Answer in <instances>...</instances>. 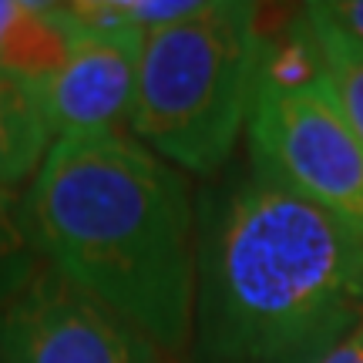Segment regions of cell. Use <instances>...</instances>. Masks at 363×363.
Returning <instances> with one entry per match:
<instances>
[{
  "label": "cell",
  "mask_w": 363,
  "mask_h": 363,
  "mask_svg": "<svg viewBox=\"0 0 363 363\" xmlns=\"http://www.w3.org/2000/svg\"><path fill=\"white\" fill-rule=\"evenodd\" d=\"M363 326V239L252 165L195 199L189 363H320Z\"/></svg>",
  "instance_id": "obj_1"
},
{
  "label": "cell",
  "mask_w": 363,
  "mask_h": 363,
  "mask_svg": "<svg viewBox=\"0 0 363 363\" xmlns=\"http://www.w3.org/2000/svg\"><path fill=\"white\" fill-rule=\"evenodd\" d=\"M21 202L44 266L165 353H189L195 195L175 165L121 128L65 135Z\"/></svg>",
  "instance_id": "obj_2"
},
{
  "label": "cell",
  "mask_w": 363,
  "mask_h": 363,
  "mask_svg": "<svg viewBox=\"0 0 363 363\" xmlns=\"http://www.w3.org/2000/svg\"><path fill=\"white\" fill-rule=\"evenodd\" d=\"M262 40L259 7L246 0H202L145 34L128 135L179 172L216 179L246 135Z\"/></svg>",
  "instance_id": "obj_3"
},
{
  "label": "cell",
  "mask_w": 363,
  "mask_h": 363,
  "mask_svg": "<svg viewBox=\"0 0 363 363\" xmlns=\"http://www.w3.org/2000/svg\"><path fill=\"white\" fill-rule=\"evenodd\" d=\"M249 165L296 199L323 208L363 239V145L330 94L313 84H272L256 74L246 121Z\"/></svg>",
  "instance_id": "obj_4"
},
{
  "label": "cell",
  "mask_w": 363,
  "mask_h": 363,
  "mask_svg": "<svg viewBox=\"0 0 363 363\" xmlns=\"http://www.w3.org/2000/svg\"><path fill=\"white\" fill-rule=\"evenodd\" d=\"M0 363H175V357L44 266L0 310Z\"/></svg>",
  "instance_id": "obj_5"
},
{
  "label": "cell",
  "mask_w": 363,
  "mask_h": 363,
  "mask_svg": "<svg viewBox=\"0 0 363 363\" xmlns=\"http://www.w3.org/2000/svg\"><path fill=\"white\" fill-rule=\"evenodd\" d=\"M88 27V24H84ZM145 34L131 27H88L67 65L30 91L54 138L118 131L128 121Z\"/></svg>",
  "instance_id": "obj_6"
},
{
  "label": "cell",
  "mask_w": 363,
  "mask_h": 363,
  "mask_svg": "<svg viewBox=\"0 0 363 363\" xmlns=\"http://www.w3.org/2000/svg\"><path fill=\"white\" fill-rule=\"evenodd\" d=\"M88 27L71 11V4L21 0L7 38L0 44V74L38 91L67 65Z\"/></svg>",
  "instance_id": "obj_7"
},
{
  "label": "cell",
  "mask_w": 363,
  "mask_h": 363,
  "mask_svg": "<svg viewBox=\"0 0 363 363\" xmlns=\"http://www.w3.org/2000/svg\"><path fill=\"white\" fill-rule=\"evenodd\" d=\"M51 145L54 135L38 98L0 74V192H24Z\"/></svg>",
  "instance_id": "obj_8"
},
{
  "label": "cell",
  "mask_w": 363,
  "mask_h": 363,
  "mask_svg": "<svg viewBox=\"0 0 363 363\" xmlns=\"http://www.w3.org/2000/svg\"><path fill=\"white\" fill-rule=\"evenodd\" d=\"M299 11L313 30L330 94L337 101L340 115L347 118L350 131L357 135V142L363 145V40L340 30L337 24H330L323 13H316L313 4L299 7Z\"/></svg>",
  "instance_id": "obj_9"
},
{
  "label": "cell",
  "mask_w": 363,
  "mask_h": 363,
  "mask_svg": "<svg viewBox=\"0 0 363 363\" xmlns=\"http://www.w3.org/2000/svg\"><path fill=\"white\" fill-rule=\"evenodd\" d=\"M21 199L24 192H0V310H7L44 269V259L27 233Z\"/></svg>",
  "instance_id": "obj_10"
},
{
  "label": "cell",
  "mask_w": 363,
  "mask_h": 363,
  "mask_svg": "<svg viewBox=\"0 0 363 363\" xmlns=\"http://www.w3.org/2000/svg\"><path fill=\"white\" fill-rule=\"evenodd\" d=\"M316 13H323L330 24L363 40V0H316Z\"/></svg>",
  "instance_id": "obj_11"
},
{
  "label": "cell",
  "mask_w": 363,
  "mask_h": 363,
  "mask_svg": "<svg viewBox=\"0 0 363 363\" xmlns=\"http://www.w3.org/2000/svg\"><path fill=\"white\" fill-rule=\"evenodd\" d=\"M320 363H363V326L340 343L333 353H326Z\"/></svg>",
  "instance_id": "obj_12"
},
{
  "label": "cell",
  "mask_w": 363,
  "mask_h": 363,
  "mask_svg": "<svg viewBox=\"0 0 363 363\" xmlns=\"http://www.w3.org/2000/svg\"><path fill=\"white\" fill-rule=\"evenodd\" d=\"M17 7H21V0H0V44H4L13 17H17Z\"/></svg>",
  "instance_id": "obj_13"
}]
</instances>
